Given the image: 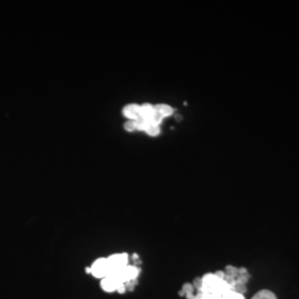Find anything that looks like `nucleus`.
Listing matches in <instances>:
<instances>
[{"mask_svg":"<svg viewBox=\"0 0 299 299\" xmlns=\"http://www.w3.org/2000/svg\"><path fill=\"white\" fill-rule=\"evenodd\" d=\"M201 280L194 299H245L244 295L233 290L226 280L215 273L205 274Z\"/></svg>","mask_w":299,"mask_h":299,"instance_id":"f257e3e1","label":"nucleus"},{"mask_svg":"<svg viewBox=\"0 0 299 299\" xmlns=\"http://www.w3.org/2000/svg\"><path fill=\"white\" fill-rule=\"evenodd\" d=\"M223 273V278L226 280L227 284L232 287V289L244 295V292L246 291V285L248 283V279L250 277L247 269L244 267H235L229 265L226 266Z\"/></svg>","mask_w":299,"mask_h":299,"instance_id":"f03ea898","label":"nucleus"},{"mask_svg":"<svg viewBox=\"0 0 299 299\" xmlns=\"http://www.w3.org/2000/svg\"><path fill=\"white\" fill-rule=\"evenodd\" d=\"M87 273L91 274L93 277L98 279H103L104 277L109 276L111 274V269L109 266V263H107L106 257H101V258L95 259L92 265L89 268H87Z\"/></svg>","mask_w":299,"mask_h":299,"instance_id":"7ed1b4c3","label":"nucleus"},{"mask_svg":"<svg viewBox=\"0 0 299 299\" xmlns=\"http://www.w3.org/2000/svg\"><path fill=\"white\" fill-rule=\"evenodd\" d=\"M106 259L107 263H109L111 274L118 272L120 269H122L129 265V255L127 253L113 254L109 257H106Z\"/></svg>","mask_w":299,"mask_h":299,"instance_id":"20e7f679","label":"nucleus"},{"mask_svg":"<svg viewBox=\"0 0 299 299\" xmlns=\"http://www.w3.org/2000/svg\"><path fill=\"white\" fill-rule=\"evenodd\" d=\"M120 285H121V283L113 276H111V275L100 280L101 289L105 292H117Z\"/></svg>","mask_w":299,"mask_h":299,"instance_id":"39448f33","label":"nucleus"},{"mask_svg":"<svg viewBox=\"0 0 299 299\" xmlns=\"http://www.w3.org/2000/svg\"><path fill=\"white\" fill-rule=\"evenodd\" d=\"M155 115H157V112H155V107L151 104H143L139 107L140 119L150 121V120H151Z\"/></svg>","mask_w":299,"mask_h":299,"instance_id":"423d86ee","label":"nucleus"},{"mask_svg":"<svg viewBox=\"0 0 299 299\" xmlns=\"http://www.w3.org/2000/svg\"><path fill=\"white\" fill-rule=\"evenodd\" d=\"M139 105L136 104H130L124 107L123 115L127 117L129 120H133V121H137L140 119L139 117Z\"/></svg>","mask_w":299,"mask_h":299,"instance_id":"0eeeda50","label":"nucleus"},{"mask_svg":"<svg viewBox=\"0 0 299 299\" xmlns=\"http://www.w3.org/2000/svg\"><path fill=\"white\" fill-rule=\"evenodd\" d=\"M195 294H196V289L194 288L193 284H191V283L184 284L181 291H179V296H183L188 299H194Z\"/></svg>","mask_w":299,"mask_h":299,"instance_id":"6e6552de","label":"nucleus"},{"mask_svg":"<svg viewBox=\"0 0 299 299\" xmlns=\"http://www.w3.org/2000/svg\"><path fill=\"white\" fill-rule=\"evenodd\" d=\"M154 107H155V112H157L158 115L160 117H162L163 119L173 115V109L167 104H158V105H155Z\"/></svg>","mask_w":299,"mask_h":299,"instance_id":"1a4fd4ad","label":"nucleus"},{"mask_svg":"<svg viewBox=\"0 0 299 299\" xmlns=\"http://www.w3.org/2000/svg\"><path fill=\"white\" fill-rule=\"evenodd\" d=\"M252 299H277V296L271 290L261 289L258 292H256Z\"/></svg>","mask_w":299,"mask_h":299,"instance_id":"9d476101","label":"nucleus"},{"mask_svg":"<svg viewBox=\"0 0 299 299\" xmlns=\"http://www.w3.org/2000/svg\"><path fill=\"white\" fill-rule=\"evenodd\" d=\"M145 132L148 135L155 136V135H158L160 133V127H158V125H150V127L146 129Z\"/></svg>","mask_w":299,"mask_h":299,"instance_id":"9b49d317","label":"nucleus"},{"mask_svg":"<svg viewBox=\"0 0 299 299\" xmlns=\"http://www.w3.org/2000/svg\"><path fill=\"white\" fill-rule=\"evenodd\" d=\"M124 128L127 131H130V132H132V131H134V130H137L136 121H133V120H129V121L124 124Z\"/></svg>","mask_w":299,"mask_h":299,"instance_id":"f8f14e48","label":"nucleus"}]
</instances>
